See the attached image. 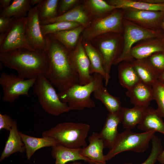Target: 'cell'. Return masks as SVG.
<instances>
[{
    "label": "cell",
    "mask_w": 164,
    "mask_h": 164,
    "mask_svg": "<svg viewBox=\"0 0 164 164\" xmlns=\"http://www.w3.org/2000/svg\"><path fill=\"white\" fill-rule=\"evenodd\" d=\"M49 67L44 76L60 92L79 84L78 74L73 64L70 51L50 34L45 36Z\"/></svg>",
    "instance_id": "cell-1"
},
{
    "label": "cell",
    "mask_w": 164,
    "mask_h": 164,
    "mask_svg": "<svg viewBox=\"0 0 164 164\" xmlns=\"http://www.w3.org/2000/svg\"><path fill=\"white\" fill-rule=\"evenodd\" d=\"M0 61L5 67L16 70L19 77L25 79L45 76L49 67L48 54L42 50L20 49L0 52Z\"/></svg>",
    "instance_id": "cell-2"
},
{
    "label": "cell",
    "mask_w": 164,
    "mask_h": 164,
    "mask_svg": "<svg viewBox=\"0 0 164 164\" xmlns=\"http://www.w3.org/2000/svg\"><path fill=\"white\" fill-rule=\"evenodd\" d=\"M90 129V125L86 123L65 122L45 131L42 135L53 138L64 146L80 149L87 145L86 138Z\"/></svg>",
    "instance_id": "cell-3"
},
{
    "label": "cell",
    "mask_w": 164,
    "mask_h": 164,
    "mask_svg": "<svg viewBox=\"0 0 164 164\" xmlns=\"http://www.w3.org/2000/svg\"><path fill=\"white\" fill-rule=\"evenodd\" d=\"M93 75V80L88 84L84 85L76 84L58 94L60 100L67 104L70 110L81 111L96 106L91 95L98 87L103 85L104 79L99 74L94 73Z\"/></svg>",
    "instance_id": "cell-4"
},
{
    "label": "cell",
    "mask_w": 164,
    "mask_h": 164,
    "mask_svg": "<svg viewBox=\"0 0 164 164\" xmlns=\"http://www.w3.org/2000/svg\"><path fill=\"white\" fill-rule=\"evenodd\" d=\"M33 90L42 108L48 114L57 116L70 111L67 104L61 101L53 84L44 75H39L36 78Z\"/></svg>",
    "instance_id": "cell-5"
},
{
    "label": "cell",
    "mask_w": 164,
    "mask_h": 164,
    "mask_svg": "<svg viewBox=\"0 0 164 164\" xmlns=\"http://www.w3.org/2000/svg\"><path fill=\"white\" fill-rule=\"evenodd\" d=\"M155 132L135 133L126 129L119 133L111 148L104 155L105 161L110 160L118 154L130 151L142 153L149 148V144Z\"/></svg>",
    "instance_id": "cell-6"
},
{
    "label": "cell",
    "mask_w": 164,
    "mask_h": 164,
    "mask_svg": "<svg viewBox=\"0 0 164 164\" xmlns=\"http://www.w3.org/2000/svg\"><path fill=\"white\" fill-rule=\"evenodd\" d=\"M101 54L104 69L110 76L111 66L121 54L123 48V34L109 32L98 36L90 41Z\"/></svg>",
    "instance_id": "cell-7"
},
{
    "label": "cell",
    "mask_w": 164,
    "mask_h": 164,
    "mask_svg": "<svg viewBox=\"0 0 164 164\" xmlns=\"http://www.w3.org/2000/svg\"><path fill=\"white\" fill-rule=\"evenodd\" d=\"M123 24L124 30L123 50L120 56L114 62V65H118L124 61H132L134 59L131 55V50L133 46L138 42L145 39L164 36V34L161 30H153L146 29L124 19Z\"/></svg>",
    "instance_id": "cell-8"
},
{
    "label": "cell",
    "mask_w": 164,
    "mask_h": 164,
    "mask_svg": "<svg viewBox=\"0 0 164 164\" xmlns=\"http://www.w3.org/2000/svg\"><path fill=\"white\" fill-rule=\"evenodd\" d=\"M124 13V10L115 9L106 16L92 20L82 33V40L90 41L98 36L109 32L123 34Z\"/></svg>",
    "instance_id": "cell-9"
},
{
    "label": "cell",
    "mask_w": 164,
    "mask_h": 164,
    "mask_svg": "<svg viewBox=\"0 0 164 164\" xmlns=\"http://www.w3.org/2000/svg\"><path fill=\"white\" fill-rule=\"evenodd\" d=\"M36 78L25 79L13 73H2L0 77V84L3 90L2 100L13 103L21 95L29 97V90L33 87Z\"/></svg>",
    "instance_id": "cell-10"
},
{
    "label": "cell",
    "mask_w": 164,
    "mask_h": 164,
    "mask_svg": "<svg viewBox=\"0 0 164 164\" xmlns=\"http://www.w3.org/2000/svg\"><path fill=\"white\" fill-rule=\"evenodd\" d=\"M26 17L15 19L8 29L6 32V36L0 45V52H5L20 49L30 50H35L27 43L25 36V26Z\"/></svg>",
    "instance_id": "cell-11"
},
{
    "label": "cell",
    "mask_w": 164,
    "mask_h": 164,
    "mask_svg": "<svg viewBox=\"0 0 164 164\" xmlns=\"http://www.w3.org/2000/svg\"><path fill=\"white\" fill-rule=\"evenodd\" d=\"M124 10V19L146 29L161 30L164 11L134 9Z\"/></svg>",
    "instance_id": "cell-12"
},
{
    "label": "cell",
    "mask_w": 164,
    "mask_h": 164,
    "mask_svg": "<svg viewBox=\"0 0 164 164\" xmlns=\"http://www.w3.org/2000/svg\"><path fill=\"white\" fill-rule=\"evenodd\" d=\"M26 18L25 36L27 43L34 50L46 51V43L42 32L36 5L30 9Z\"/></svg>",
    "instance_id": "cell-13"
},
{
    "label": "cell",
    "mask_w": 164,
    "mask_h": 164,
    "mask_svg": "<svg viewBox=\"0 0 164 164\" xmlns=\"http://www.w3.org/2000/svg\"><path fill=\"white\" fill-rule=\"evenodd\" d=\"M70 54L73 64L78 75L79 84L84 85L92 81L93 75L90 73V63L82 43L81 35L74 49L70 51Z\"/></svg>",
    "instance_id": "cell-14"
},
{
    "label": "cell",
    "mask_w": 164,
    "mask_h": 164,
    "mask_svg": "<svg viewBox=\"0 0 164 164\" xmlns=\"http://www.w3.org/2000/svg\"><path fill=\"white\" fill-rule=\"evenodd\" d=\"M159 52H164V36L145 39L138 42L132 48L131 55L134 59L141 60Z\"/></svg>",
    "instance_id": "cell-15"
},
{
    "label": "cell",
    "mask_w": 164,
    "mask_h": 164,
    "mask_svg": "<svg viewBox=\"0 0 164 164\" xmlns=\"http://www.w3.org/2000/svg\"><path fill=\"white\" fill-rule=\"evenodd\" d=\"M92 20L80 2L63 15L53 19L40 21V24L46 25L65 21L77 23L86 28Z\"/></svg>",
    "instance_id": "cell-16"
},
{
    "label": "cell",
    "mask_w": 164,
    "mask_h": 164,
    "mask_svg": "<svg viewBox=\"0 0 164 164\" xmlns=\"http://www.w3.org/2000/svg\"><path fill=\"white\" fill-rule=\"evenodd\" d=\"M121 117L122 108L117 112L108 114L103 127L99 133L105 148L110 149L112 147L119 134L117 127L121 122Z\"/></svg>",
    "instance_id": "cell-17"
},
{
    "label": "cell",
    "mask_w": 164,
    "mask_h": 164,
    "mask_svg": "<svg viewBox=\"0 0 164 164\" xmlns=\"http://www.w3.org/2000/svg\"><path fill=\"white\" fill-rule=\"evenodd\" d=\"M89 144L80 149V153L87 158L90 164L96 162L106 164L103 149L105 148L103 141L100 138L99 133L93 132L88 138Z\"/></svg>",
    "instance_id": "cell-18"
},
{
    "label": "cell",
    "mask_w": 164,
    "mask_h": 164,
    "mask_svg": "<svg viewBox=\"0 0 164 164\" xmlns=\"http://www.w3.org/2000/svg\"><path fill=\"white\" fill-rule=\"evenodd\" d=\"M82 43L90 60V74L97 73L101 75L105 81L106 87L110 76L107 73L104 69L103 60L101 54L90 41L82 40Z\"/></svg>",
    "instance_id": "cell-19"
},
{
    "label": "cell",
    "mask_w": 164,
    "mask_h": 164,
    "mask_svg": "<svg viewBox=\"0 0 164 164\" xmlns=\"http://www.w3.org/2000/svg\"><path fill=\"white\" fill-rule=\"evenodd\" d=\"M126 94L134 106L148 107L151 101L154 100L152 86L141 81L127 90Z\"/></svg>",
    "instance_id": "cell-20"
},
{
    "label": "cell",
    "mask_w": 164,
    "mask_h": 164,
    "mask_svg": "<svg viewBox=\"0 0 164 164\" xmlns=\"http://www.w3.org/2000/svg\"><path fill=\"white\" fill-rule=\"evenodd\" d=\"M80 149L69 148L59 144L52 146L51 155L56 160L54 164H66L69 162L80 160L88 162L89 159L80 154Z\"/></svg>",
    "instance_id": "cell-21"
},
{
    "label": "cell",
    "mask_w": 164,
    "mask_h": 164,
    "mask_svg": "<svg viewBox=\"0 0 164 164\" xmlns=\"http://www.w3.org/2000/svg\"><path fill=\"white\" fill-rule=\"evenodd\" d=\"M137 128L144 132H158L164 135L162 117L156 109L152 107H148L144 117Z\"/></svg>",
    "instance_id": "cell-22"
},
{
    "label": "cell",
    "mask_w": 164,
    "mask_h": 164,
    "mask_svg": "<svg viewBox=\"0 0 164 164\" xmlns=\"http://www.w3.org/2000/svg\"><path fill=\"white\" fill-rule=\"evenodd\" d=\"M24 144L26 156L29 159L38 150L45 147H52L58 144L54 139L47 137L37 138L32 136L19 132Z\"/></svg>",
    "instance_id": "cell-23"
},
{
    "label": "cell",
    "mask_w": 164,
    "mask_h": 164,
    "mask_svg": "<svg viewBox=\"0 0 164 164\" xmlns=\"http://www.w3.org/2000/svg\"><path fill=\"white\" fill-rule=\"evenodd\" d=\"M25 151L24 145L18 131L17 122L15 121L12 128L9 131L8 139L1 155L0 161H2L15 153H23Z\"/></svg>",
    "instance_id": "cell-24"
},
{
    "label": "cell",
    "mask_w": 164,
    "mask_h": 164,
    "mask_svg": "<svg viewBox=\"0 0 164 164\" xmlns=\"http://www.w3.org/2000/svg\"><path fill=\"white\" fill-rule=\"evenodd\" d=\"M106 2L116 9H134L164 11V3L151 4L143 0H109Z\"/></svg>",
    "instance_id": "cell-25"
},
{
    "label": "cell",
    "mask_w": 164,
    "mask_h": 164,
    "mask_svg": "<svg viewBox=\"0 0 164 164\" xmlns=\"http://www.w3.org/2000/svg\"><path fill=\"white\" fill-rule=\"evenodd\" d=\"M148 107L138 106H134L132 108L122 107L121 122L123 127L126 129H131L140 124Z\"/></svg>",
    "instance_id": "cell-26"
},
{
    "label": "cell",
    "mask_w": 164,
    "mask_h": 164,
    "mask_svg": "<svg viewBox=\"0 0 164 164\" xmlns=\"http://www.w3.org/2000/svg\"><path fill=\"white\" fill-rule=\"evenodd\" d=\"M118 65L119 81L123 87L128 90L141 81L132 61H123Z\"/></svg>",
    "instance_id": "cell-27"
},
{
    "label": "cell",
    "mask_w": 164,
    "mask_h": 164,
    "mask_svg": "<svg viewBox=\"0 0 164 164\" xmlns=\"http://www.w3.org/2000/svg\"><path fill=\"white\" fill-rule=\"evenodd\" d=\"M81 2L92 20L106 16L116 9L103 0H84Z\"/></svg>",
    "instance_id": "cell-28"
},
{
    "label": "cell",
    "mask_w": 164,
    "mask_h": 164,
    "mask_svg": "<svg viewBox=\"0 0 164 164\" xmlns=\"http://www.w3.org/2000/svg\"><path fill=\"white\" fill-rule=\"evenodd\" d=\"M85 27L81 25L76 28L59 32L51 34L67 49L72 51L76 47Z\"/></svg>",
    "instance_id": "cell-29"
},
{
    "label": "cell",
    "mask_w": 164,
    "mask_h": 164,
    "mask_svg": "<svg viewBox=\"0 0 164 164\" xmlns=\"http://www.w3.org/2000/svg\"><path fill=\"white\" fill-rule=\"evenodd\" d=\"M132 63L140 81L149 86L152 85L159 79V75L144 59L135 60Z\"/></svg>",
    "instance_id": "cell-30"
},
{
    "label": "cell",
    "mask_w": 164,
    "mask_h": 164,
    "mask_svg": "<svg viewBox=\"0 0 164 164\" xmlns=\"http://www.w3.org/2000/svg\"><path fill=\"white\" fill-rule=\"evenodd\" d=\"M93 94L94 98L102 102L109 113L117 112L122 107L119 98L111 94L103 85L98 87Z\"/></svg>",
    "instance_id": "cell-31"
},
{
    "label": "cell",
    "mask_w": 164,
    "mask_h": 164,
    "mask_svg": "<svg viewBox=\"0 0 164 164\" xmlns=\"http://www.w3.org/2000/svg\"><path fill=\"white\" fill-rule=\"evenodd\" d=\"M31 6L30 0H13L8 7L2 10L0 17H14L15 19L26 17Z\"/></svg>",
    "instance_id": "cell-32"
},
{
    "label": "cell",
    "mask_w": 164,
    "mask_h": 164,
    "mask_svg": "<svg viewBox=\"0 0 164 164\" xmlns=\"http://www.w3.org/2000/svg\"><path fill=\"white\" fill-rule=\"evenodd\" d=\"M59 0H43L36 5L40 21L53 19L58 16Z\"/></svg>",
    "instance_id": "cell-33"
},
{
    "label": "cell",
    "mask_w": 164,
    "mask_h": 164,
    "mask_svg": "<svg viewBox=\"0 0 164 164\" xmlns=\"http://www.w3.org/2000/svg\"><path fill=\"white\" fill-rule=\"evenodd\" d=\"M81 25L76 22L62 21L46 25H41V29L43 35L45 37L48 34L72 29Z\"/></svg>",
    "instance_id": "cell-34"
},
{
    "label": "cell",
    "mask_w": 164,
    "mask_h": 164,
    "mask_svg": "<svg viewBox=\"0 0 164 164\" xmlns=\"http://www.w3.org/2000/svg\"><path fill=\"white\" fill-rule=\"evenodd\" d=\"M153 99L157 103L156 109L164 118V83L159 79L152 86Z\"/></svg>",
    "instance_id": "cell-35"
},
{
    "label": "cell",
    "mask_w": 164,
    "mask_h": 164,
    "mask_svg": "<svg viewBox=\"0 0 164 164\" xmlns=\"http://www.w3.org/2000/svg\"><path fill=\"white\" fill-rule=\"evenodd\" d=\"M152 147L151 153L147 159L141 164H155L158 157L163 150L160 138L154 135L151 139ZM124 164H133L125 163Z\"/></svg>",
    "instance_id": "cell-36"
},
{
    "label": "cell",
    "mask_w": 164,
    "mask_h": 164,
    "mask_svg": "<svg viewBox=\"0 0 164 164\" xmlns=\"http://www.w3.org/2000/svg\"><path fill=\"white\" fill-rule=\"evenodd\" d=\"M143 59L159 75L164 71V52L156 53Z\"/></svg>",
    "instance_id": "cell-37"
},
{
    "label": "cell",
    "mask_w": 164,
    "mask_h": 164,
    "mask_svg": "<svg viewBox=\"0 0 164 164\" xmlns=\"http://www.w3.org/2000/svg\"><path fill=\"white\" fill-rule=\"evenodd\" d=\"M81 1L79 0H59L58 7V16L65 13L80 3Z\"/></svg>",
    "instance_id": "cell-38"
},
{
    "label": "cell",
    "mask_w": 164,
    "mask_h": 164,
    "mask_svg": "<svg viewBox=\"0 0 164 164\" xmlns=\"http://www.w3.org/2000/svg\"><path fill=\"white\" fill-rule=\"evenodd\" d=\"M15 120L9 115L0 114V130L5 129L9 131L12 128Z\"/></svg>",
    "instance_id": "cell-39"
},
{
    "label": "cell",
    "mask_w": 164,
    "mask_h": 164,
    "mask_svg": "<svg viewBox=\"0 0 164 164\" xmlns=\"http://www.w3.org/2000/svg\"><path fill=\"white\" fill-rule=\"evenodd\" d=\"M15 19L14 17H0V33L5 32L8 30Z\"/></svg>",
    "instance_id": "cell-40"
},
{
    "label": "cell",
    "mask_w": 164,
    "mask_h": 164,
    "mask_svg": "<svg viewBox=\"0 0 164 164\" xmlns=\"http://www.w3.org/2000/svg\"><path fill=\"white\" fill-rule=\"evenodd\" d=\"M12 2L11 0H0V8L2 9V10L7 8L10 5Z\"/></svg>",
    "instance_id": "cell-41"
},
{
    "label": "cell",
    "mask_w": 164,
    "mask_h": 164,
    "mask_svg": "<svg viewBox=\"0 0 164 164\" xmlns=\"http://www.w3.org/2000/svg\"><path fill=\"white\" fill-rule=\"evenodd\" d=\"M157 160L161 164H164V150L159 155Z\"/></svg>",
    "instance_id": "cell-42"
},
{
    "label": "cell",
    "mask_w": 164,
    "mask_h": 164,
    "mask_svg": "<svg viewBox=\"0 0 164 164\" xmlns=\"http://www.w3.org/2000/svg\"><path fill=\"white\" fill-rule=\"evenodd\" d=\"M43 1V0H30V3L31 5L34 6L36 4L38 5Z\"/></svg>",
    "instance_id": "cell-43"
},
{
    "label": "cell",
    "mask_w": 164,
    "mask_h": 164,
    "mask_svg": "<svg viewBox=\"0 0 164 164\" xmlns=\"http://www.w3.org/2000/svg\"><path fill=\"white\" fill-rule=\"evenodd\" d=\"M159 79L164 83V71L159 75Z\"/></svg>",
    "instance_id": "cell-44"
},
{
    "label": "cell",
    "mask_w": 164,
    "mask_h": 164,
    "mask_svg": "<svg viewBox=\"0 0 164 164\" xmlns=\"http://www.w3.org/2000/svg\"><path fill=\"white\" fill-rule=\"evenodd\" d=\"M69 164H83L82 162L80 161H75L73 162L72 163H70Z\"/></svg>",
    "instance_id": "cell-45"
},
{
    "label": "cell",
    "mask_w": 164,
    "mask_h": 164,
    "mask_svg": "<svg viewBox=\"0 0 164 164\" xmlns=\"http://www.w3.org/2000/svg\"><path fill=\"white\" fill-rule=\"evenodd\" d=\"M162 29H163V31L164 32V17L162 23Z\"/></svg>",
    "instance_id": "cell-46"
},
{
    "label": "cell",
    "mask_w": 164,
    "mask_h": 164,
    "mask_svg": "<svg viewBox=\"0 0 164 164\" xmlns=\"http://www.w3.org/2000/svg\"><path fill=\"white\" fill-rule=\"evenodd\" d=\"M94 164H104V163H102L98 162H96L94 163Z\"/></svg>",
    "instance_id": "cell-47"
}]
</instances>
